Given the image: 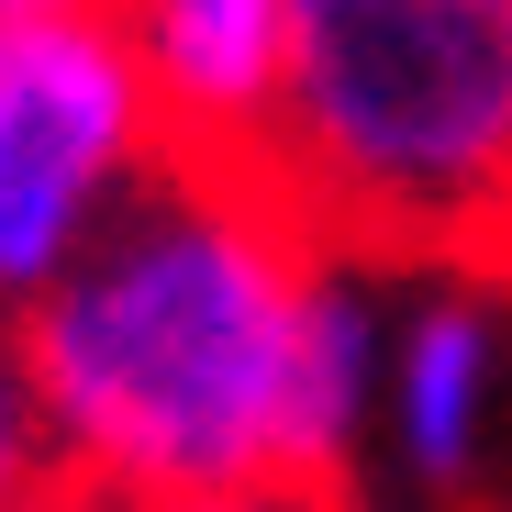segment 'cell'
Here are the masks:
<instances>
[{
  "label": "cell",
  "instance_id": "277c9868",
  "mask_svg": "<svg viewBox=\"0 0 512 512\" xmlns=\"http://www.w3.org/2000/svg\"><path fill=\"white\" fill-rule=\"evenodd\" d=\"M501 401H512V323H501V301L468 268H412V290H390L368 446L401 468V490L457 501L490 468Z\"/></svg>",
  "mask_w": 512,
  "mask_h": 512
},
{
  "label": "cell",
  "instance_id": "5b68a950",
  "mask_svg": "<svg viewBox=\"0 0 512 512\" xmlns=\"http://www.w3.org/2000/svg\"><path fill=\"white\" fill-rule=\"evenodd\" d=\"M179 156H256L290 67V0H101Z\"/></svg>",
  "mask_w": 512,
  "mask_h": 512
},
{
  "label": "cell",
  "instance_id": "8992f818",
  "mask_svg": "<svg viewBox=\"0 0 512 512\" xmlns=\"http://www.w3.org/2000/svg\"><path fill=\"white\" fill-rule=\"evenodd\" d=\"M0 512H78L67 468H56V435L34 412V368H23V323L12 312H0Z\"/></svg>",
  "mask_w": 512,
  "mask_h": 512
},
{
  "label": "cell",
  "instance_id": "52a82bcc",
  "mask_svg": "<svg viewBox=\"0 0 512 512\" xmlns=\"http://www.w3.org/2000/svg\"><path fill=\"white\" fill-rule=\"evenodd\" d=\"M179 512H334V490H312V479H256V490H212V501H179Z\"/></svg>",
  "mask_w": 512,
  "mask_h": 512
},
{
  "label": "cell",
  "instance_id": "ba28073f",
  "mask_svg": "<svg viewBox=\"0 0 512 512\" xmlns=\"http://www.w3.org/2000/svg\"><path fill=\"white\" fill-rule=\"evenodd\" d=\"M34 12H78V0H0V23H34Z\"/></svg>",
  "mask_w": 512,
  "mask_h": 512
},
{
  "label": "cell",
  "instance_id": "3957f363",
  "mask_svg": "<svg viewBox=\"0 0 512 512\" xmlns=\"http://www.w3.org/2000/svg\"><path fill=\"white\" fill-rule=\"evenodd\" d=\"M179 156L101 0L0 23V312H34Z\"/></svg>",
  "mask_w": 512,
  "mask_h": 512
},
{
  "label": "cell",
  "instance_id": "6da1fadb",
  "mask_svg": "<svg viewBox=\"0 0 512 512\" xmlns=\"http://www.w3.org/2000/svg\"><path fill=\"white\" fill-rule=\"evenodd\" d=\"M334 245L234 156H167L156 190L12 312L78 512H179L301 479V346Z\"/></svg>",
  "mask_w": 512,
  "mask_h": 512
},
{
  "label": "cell",
  "instance_id": "7a4b0ae2",
  "mask_svg": "<svg viewBox=\"0 0 512 512\" xmlns=\"http://www.w3.org/2000/svg\"><path fill=\"white\" fill-rule=\"evenodd\" d=\"M245 167L368 268L512 245V0H290V67Z\"/></svg>",
  "mask_w": 512,
  "mask_h": 512
}]
</instances>
